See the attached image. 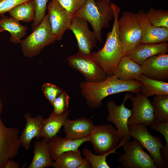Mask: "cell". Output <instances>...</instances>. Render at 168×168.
I'll return each instance as SVG.
<instances>
[{"mask_svg":"<svg viewBox=\"0 0 168 168\" xmlns=\"http://www.w3.org/2000/svg\"><path fill=\"white\" fill-rule=\"evenodd\" d=\"M142 84L139 81H123L114 75L107 76L101 82H82L80 84L82 95L91 109L100 108L103 100L107 96L119 93L129 92L135 94L140 92Z\"/></svg>","mask_w":168,"mask_h":168,"instance_id":"obj_1","label":"cell"},{"mask_svg":"<svg viewBox=\"0 0 168 168\" xmlns=\"http://www.w3.org/2000/svg\"><path fill=\"white\" fill-rule=\"evenodd\" d=\"M114 15L111 30L108 33L105 44L98 51L91 53L92 58L103 68L107 76L113 74L114 71L122 58L125 55L119 37L118 24L120 8L111 3Z\"/></svg>","mask_w":168,"mask_h":168,"instance_id":"obj_2","label":"cell"},{"mask_svg":"<svg viewBox=\"0 0 168 168\" xmlns=\"http://www.w3.org/2000/svg\"><path fill=\"white\" fill-rule=\"evenodd\" d=\"M85 20L91 25L98 41L101 43V32L110 26L114 15L111 3L103 0H86L83 6L73 15Z\"/></svg>","mask_w":168,"mask_h":168,"instance_id":"obj_3","label":"cell"},{"mask_svg":"<svg viewBox=\"0 0 168 168\" xmlns=\"http://www.w3.org/2000/svg\"><path fill=\"white\" fill-rule=\"evenodd\" d=\"M55 41L47 14L32 32L21 40L20 43L24 56L31 58L37 55L44 48Z\"/></svg>","mask_w":168,"mask_h":168,"instance_id":"obj_4","label":"cell"},{"mask_svg":"<svg viewBox=\"0 0 168 168\" xmlns=\"http://www.w3.org/2000/svg\"><path fill=\"white\" fill-rule=\"evenodd\" d=\"M118 30L120 41L126 55L141 43V30L135 13L128 11L124 12L118 19Z\"/></svg>","mask_w":168,"mask_h":168,"instance_id":"obj_5","label":"cell"},{"mask_svg":"<svg viewBox=\"0 0 168 168\" xmlns=\"http://www.w3.org/2000/svg\"><path fill=\"white\" fill-rule=\"evenodd\" d=\"M147 126L143 124L128 125L129 132L132 137L149 152L157 168H168V163L163 160L161 154V149L163 146L161 139L152 135Z\"/></svg>","mask_w":168,"mask_h":168,"instance_id":"obj_6","label":"cell"},{"mask_svg":"<svg viewBox=\"0 0 168 168\" xmlns=\"http://www.w3.org/2000/svg\"><path fill=\"white\" fill-rule=\"evenodd\" d=\"M123 146L124 152L119 155L117 160L123 167L157 168L151 156L137 140L128 141Z\"/></svg>","mask_w":168,"mask_h":168,"instance_id":"obj_7","label":"cell"},{"mask_svg":"<svg viewBox=\"0 0 168 168\" xmlns=\"http://www.w3.org/2000/svg\"><path fill=\"white\" fill-rule=\"evenodd\" d=\"M2 107L0 97V168H5L8 161L17 156L21 145L19 130L6 126L2 120Z\"/></svg>","mask_w":168,"mask_h":168,"instance_id":"obj_8","label":"cell"},{"mask_svg":"<svg viewBox=\"0 0 168 168\" xmlns=\"http://www.w3.org/2000/svg\"><path fill=\"white\" fill-rule=\"evenodd\" d=\"M88 136L96 152L100 154L114 149L120 139L117 129L109 124L94 125Z\"/></svg>","mask_w":168,"mask_h":168,"instance_id":"obj_9","label":"cell"},{"mask_svg":"<svg viewBox=\"0 0 168 168\" xmlns=\"http://www.w3.org/2000/svg\"><path fill=\"white\" fill-rule=\"evenodd\" d=\"M67 61L69 66L80 72L86 82H100L107 77L102 67L91 56L77 52L69 56Z\"/></svg>","mask_w":168,"mask_h":168,"instance_id":"obj_10","label":"cell"},{"mask_svg":"<svg viewBox=\"0 0 168 168\" xmlns=\"http://www.w3.org/2000/svg\"><path fill=\"white\" fill-rule=\"evenodd\" d=\"M130 96V95L126 93L123 103L120 105H117L113 100L109 101L106 104L109 114L106 117V120L115 125L120 136V142H125L132 138L128 124V119L132 112L131 110L126 108L125 105Z\"/></svg>","mask_w":168,"mask_h":168,"instance_id":"obj_11","label":"cell"},{"mask_svg":"<svg viewBox=\"0 0 168 168\" xmlns=\"http://www.w3.org/2000/svg\"><path fill=\"white\" fill-rule=\"evenodd\" d=\"M47 9L53 35L56 40H60L68 29L73 15L54 0L49 2Z\"/></svg>","mask_w":168,"mask_h":168,"instance_id":"obj_12","label":"cell"},{"mask_svg":"<svg viewBox=\"0 0 168 168\" xmlns=\"http://www.w3.org/2000/svg\"><path fill=\"white\" fill-rule=\"evenodd\" d=\"M68 29L72 32L76 37L78 52L91 56V51L96 46L97 40L93 32L89 29L88 22L73 16Z\"/></svg>","mask_w":168,"mask_h":168,"instance_id":"obj_13","label":"cell"},{"mask_svg":"<svg viewBox=\"0 0 168 168\" xmlns=\"http://www.w3.org/2000/svg\"><path fill=\"white\" fill-rule=\"evenodd\" d=\"M148 98L140 92L134 96L130 95L132 114L128 119V125L143 124L149 126L154 121L152 102Z\"/></svg>","mask_w":168,"mask_h":168,"instance_id":"obj_14","label":"cell"},{"mask_svg":"<svg viewBox=\"0 0 168 168\" xmlns=\"http://www.w3.org/2000/svg\"><path fill=\"white\" fill-rule=\"evenodd\" d=\"M135 14L141 30V43L156 44L168 42V28L152 25L143 9Z\"/></svg>","mask_w":168,"mask_h":168,"instance_id":"obj_15","label":"cell"},{"mask_svg":"<svg viewBox=\"0 0 168 168\" xmlns=\"http://www.w3.org/2000/svg\"><path fill=\"white\" fill-rule=\"evenodd\" d=\"M143 74L152 79L164 81L168 79V55L167 53L153 55L141 64Z\"/></svg>","mask_w":168,"mask_h":168,"instance_id":"obj_16","label":"cell"},{"mask_svg":"<svg viewBox=\"0 0 168 168\" xmlns=\"http://www.w3.org/2000/svg\"><path fill=\"white\" fill-rule=\"evenodd\" d=\"M94 125L90 119L81 117L74 120L68 118L63 125L65 138L71 140H77L88 137Z\"/></svg>","mask_w":168,"mask_h":168,"instance_id":"obj_17","label":"cell"},{"mask_svg":"<svg viewBox=\"0 0 168 168\" xmlns=\"http://www.w3.org/2000/svg\"><path fill=\"white\" fill-rule=\"evenodd\" d=\"M24 118L26 123L25 128L19 137V139L23 147L28 150L33 138H36L39 139L42 138L44 119L40 115L32 117L29 113L25 114Z\"/></svg>","mask_w":168,"mask_h":168,"instance_id":"obj_18","label":"cell"},{"mask_svg":"<svg viewBox=\"0 0 168 168\" xmlns=\"http://www.w3.org/2000/svg\"><path fill=\"white\" fill-rule=\"evenodd\" d=\"M89 141V136L77 140H71L56 135L47 141L50 157L55 160L62 153L79 150L84 143Z\"/></svg>","mask_w":168,"mask_h":168,"instance_id":"obj_19","label":"cell"},{"mask_svg":"<svg viewBox=\"0 0 168 168\" xmlns=\"http://www.w3.org/2000/svg\"><path fill=\"white\" fill-rule=\"evenodd\" d=\"M168 52L167 42L156 44L140 43L126 56L141 65L146 59L153 55Z\"/></svg>","mask_w":168,"mask_h":168,"instance_id":"obj_20","label":"cell"},{"mask_svg":"<svg viewBox=\"0 0 168 168\" xmlns=\"http://www.w3.org/2000/svg\"><path fill=\"white\" fill-rule=\"evenodd\" d=\"M143 74L141 65L125 55L119 62L113 75L120 80L131 81H138L139 76Z\"/></svg>","mask_w":168,"mask_h":168,"instance_id":"obj_21","label":"cell"},{"mask_svg":"<svg viewBox=\"0 0 168 168\" xmlns=\"http://www.w3.org/2000/svg\"><path fill=\"white\" fill-rule=\"evenodd\" d=\"M32 160L28 168H44L53 167L54 161L49 153L47 140L44 138L35 142Z\"/></svg>","mask_w":168,"mask_h":168,"instance_id":"obj_22","label":"cell"},{"mask_svg":"<svg viewBox=\"0 0 168 168\" xmlns=\"http://www.w3.org/2000/svg\"><path fill=\"white\" fill-rule=\"evenodd\" d=\"M70 113L68 110L60 114L52 112L48 118L44 119L41 138L47 141L57 135L68 119Z\"/></svg>","mask_w":168,"mask_h":168,"instance_id":"obj_23","label":"cell"},{"mask_svg":"<svg viewBox=\"0 0 168 168\" xmlns=\"http://www.w3.org/2000/svg\"><path fill=\"white\" fill-rule=\"evenodd\" d=\"M0 27L10 33V41L14 44L20 43L27 30V27L21 25L19 21L4 14L0 15Z\"/></svg>","mask_w":168,"mask_h":168,"instance_id":"obj_24","label":"cell"},{"mask_svg":"<svg viewBox=\"0 0 168 168\" xmlns=\"http://www.w3.org/2000/svg\"><path fill=\"white\" fill-rule=\"evenodd\" d=\"M138 81L142 84L140 93L147 97L153 95H168V83L140 75Z\"/></svg>","mask_w":168,"mask_h":168,"instance_id":"obj_25","label":"cell"},{"mask_svg":"<svg viewBox=\"0 0 168 168\" xmlns=\"http://www.w3.org/2000/svg\"><path fill=\"white\" fill-rule=\"evenodd\" d=\"M10 16L19 21L30 22L35 18V5L34 0L23 2L12 8L9 12Z\"/></svg>","mask_w":168,"mask_h":168,"instance_id":"obj_26","label":"cell"},{"mask_svg":"<svg viewBox=\"0 0 168 168\" xmlns=\"http://www.w3.org/2000/svg\"><path fill=\"white\" fill-rule=\"evenodd\" d=\"M84 160L79 150L70 151L62 153L54 160L53 167L55 168H78Z\"/></svg>","mask_w":168,"mask_h":168,"instance_id":"obj_27","label":"cell"},{"mask_svg":"<svg viewBox=\"0 0 168 168\" xmlns=\"http://www.w3.org/2000/svg\"><path fill=\"white\" fill-rule=\"evenodd\" d=\"M119 142V144L114 149L106 153L99 155H96L87 148H84L82 151V153L91 164V168H110V167L106 161V157L111 153H117L116 150L119 147L123 146L125 143L124 142Z\"/></svg>","mask_w":168,"mask_h":168,"instance_id":"obj_28","label":"cell"},{"mask_svg":"<svg viewBox=\"0 0 168 168\" xmlns=\"http://www.w3.org/2000/svg\"><path fill=\"white\" fill-rule=\"evenodd\" d=\"M152 105L154 120L160 122L168 121V95H156Z\"/></svg>","mask_w":168,"mask_h":168,"instance_id":"obj_29","label":"cell"},{"mask_svg":"<svg viewBox=\"0 0 168 168\" xmlns=\"http://www.w3.org/2000/svg\"><path fill=\"white\" fill-rule=\"evenodd\" d=\"M147 17L153 26L168 28V11L162 9L151 8L146 13Z\"/></svg>","mask_w":168,"mask_h":168,"instance_id":"obj_30","label":"cell"},{"mask_svg":"<svg viewBox=\"0 0 168 168\" xmlns=\"http://www.w3.org/2000/svg\"><path fill=\"white\" fill-rule=\"evenodd\" d=\"M152 130L160 133L164 137L166 144L161 150V152L163 155H168V121L160 122L154 120L149 126Z\"/></svg>","mask_w":168,"mask_h":168,"instance_id":"obj_31","label":"cell"},{"mask_svg":"<svg viewBox=\"0 0 168 168\" xmlns=\"http://www.w3.org/2000/svg\"><path fill=\"white\" fill-rule=\"evenodd\" d=\"M70 100V96L67 91H63L53 101L52 104L53 107V112L60 114L67 110Z\"/></svg>","mask_w":168,"mask_h":168,"instance_id":"obj_32","label":"cell"},{"mask_svg":"<svg viewBox=\"0 0 168 168\" xmlns=\"http://www.w3.org/2000/svg\"><path fill=\"white\" fill-rule=\"evenodd\" d=\"M35 5V18L32 25V30L40 24L46 15L47 4L49 0H34Z\"/></svg>","mask_w":168,"mask_h":168,"instance_id":"obj_33","label":"cell"},{"mask_svg":"<svg viewBox=\"0 0 168 168\" xmlns=\"http://www.w3.org/2000/svg\"><path fill=\"white\" fill-rule=\"evenodd\" d=\"M41 90L45 98L51 105L55 98L63 91L58 86L49 82L44 84Z\"/></svg>","mask_w":168,"mask_h":168,"instance_id":"obj_34","label":"cell"},{"mask_svg":"<svg viewBox=\"0 0 168 168\" xmlns=\"http://www.w3.org/2000/svg\"><path fill=\"white\" fill-rule=\"evenodd\" d=\"M74 15L84 4L86 0H54Z\"/></svg>","mask_w":168,"mask_h":168,"instance_id":"obj_35","label":"cell"},{"mask_svg":"<svg viewBox=\"0 0 168 168\" xmlns=\"http://www.w3.org/2000/svg\"><path fill=\"white\" fill-rule=\"evenodd\" d=\"M30 0H0V15L9 12L16 6Z\"/></svg>","mask_w":168,"mask_h":168,"instance_id":"obj_36","label":"cell"},{"mask_svg":"<svg viewBox=\"0 0 168 168\" xmlns=\"http://www.w3.org/2000/svg\"><path fill=\"white\" fill-rule=\"evenodd\" d=\"M19 167L20 164L18 163L11 159L8 161L5 168H19Z\"/></svg>","mask_w":168,"mask_h":168,"instance_id":"obj_37","label":"cell"},{"mask_svg":"<svg viewBox=\"0 0 168 168\" xmlns=\"http://www.w3.org/2000/svg\"><path fill=\"white\" fill-rule=\"evenodd\" d=\"M91 166L87 160L85 158L83 162L78 168H90Z\"/></svg>","mask_w":168,"mask_h":168,"instance_id":"obj_38","label":"cell"},{"mask_svg":"<svg viewBox=\"0 0 168 168\" xmlns=\"http://www.w3.org/2000/svg\"><path fill=\"white\" fill-rule=\"evenodd\" d=\"M105 2H106L108 3H111V0H103Z\"/></svg>","mask_w":168,"mask_h":168,"instance_id":"obj_39","label":"cell"},{"mask_svg":"<svg viewBox=\"0 0 168 168\" xmlns=\"http://www.w3.org/2000/svg\"><path fill=\"white\" fill-rule=\"evenodd\" d=\"M4 31V30L0 27V33Z\"/></svg>","mask_w":168,"mask_h":168,"instance_id":"obj_40","label":"cell"}]
</instances>
